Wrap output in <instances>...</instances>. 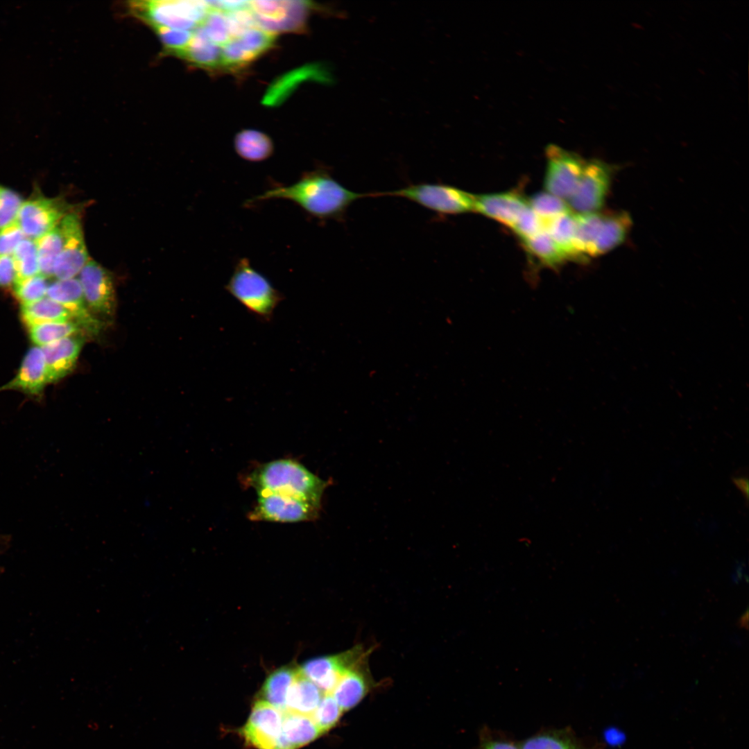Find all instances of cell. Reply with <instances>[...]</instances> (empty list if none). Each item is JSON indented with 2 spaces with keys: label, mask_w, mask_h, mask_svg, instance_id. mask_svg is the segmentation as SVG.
I'll list each match as a JSON object with an SVG mask.
<instances>
[{
  "label": "cell",
  "mask_w": 749,
  "mask_h": 749,
  "mask_svg": "<svg viewBox=\"0 0 749 749\" xmlns=\"http://www.w3.org/2000/svg\"><path fill=\"white\" fill-rule=\"evenodd\" d=\"M49 384L44 354L41 347H34L26 354L21 367L10 382L0 388L17 390L32 395H39Z\"/></svg>",
  "instance_id": "20"
},
{
  "label": "cell",
  "mask_w": 749,
  "mask_h": 749,
  "mask_svg": "<svg viewBox=\"0 0 749 749\" xmlns=\"http://www.w3.org/2000/svg\"><path fill=\"white\" fill-rule=\"evenodd\" d=\"M90 311L99 319H110L116 310V298L111 273L89 259L78 278Z\"/></svg>",
  "instance_id": "11"
},
{
  "label": "cell",
  "mask_w": 749,
  "mask_h": 749,
  "mask_svg": "<svg viewBox=\"0 0 749 749\" xmlns=\"http://www.w3.org/2000/svg\"><path fill=\"white\" fill-rule=\"evenodd\" d=\"M576 213L570 212L545 222V231L566 254L569 260L583 261L575 248Z\"/></svg>",
  "instance_id": "27"
},
{
  "label": "cell",
  "mask_w": 749,
  "mask_h": 749,
  "mask_svg": "<svg viewBox=\"0 0 749 749\" xmlns=\"http://www.w3.org/2000/svg\"><path fill=\"white\" fill-rule=\"evenodd\" d=\"M234 39H236L247 51L258 58L274 46L276 37L275 35L257 26Z\"/></svg>",
  "instance_id": "34"
},
{
  "label": "cell",
  "mask_w": 749,
  "mask_h": 749,
  "mask_svg": "<svg viewBox=\"0 0 749 749\" xmlns=\"http://www.w3.org/2000/svg\"><path fill=\"white\" fill-rule=\"evenodd\" d=\"M522 241L528 252L544 266L556 268L569 260L566 254L545 230Z\"/></svg>",
  "instance_id": "29"
},
{
  "label": "cell",
  "mask_w": 749,
  "mask_h": 749,
  "mask_svg": "<svg viewBox=\"0 0 749 749\" xmlns=\"http://www.w3.org/2000/svg\"><path fill=\"white\" fill-rule=\"evenodd\" d=\"M67 209L61 199L37 196L22 203L15 221L26 238L35 241L54 228Z\"/></svg>",
  "instance_id": "13"
},
{
  "label": "cell",
  "mask_w": 749,
  "mask_h": 749,
  "mask_svg": "<svg viewBox=\"0 0 749 749\" xmlns=\"http://www.w3.org/2000/svg\"><path fill=\"white\" fill-rule=\"evenodd\" d=\"M131 11L155 27L193 31L201 26L210 7L206 1H145L132 2Z\"/></svg>",
  "instance_id": "5"
},
{
  "label": "cell",
  "mask_w": 749,
  "mask_h": 749,
  "mask_svg": "<svg viewBox=\"0 0 749 749\" xmlns=\"http://www.w3.org/2000/svg\"><path fill=\"white\" fill-rule=\"evenodd\" d=\"M365 194L352 191L336 181L325 169L304 172L289 186H277L248 200L252 203L270 199L293 202L310 216L320 220L343 219L349 207Z\"/></svg>",
  "instance_id": "1"
},
{
  "label": "cell",
  "mask_w": 749,
  "mask_h": 749,
  "mask_svg": "<svg viewBox=\"0 0 749 749\" xmlns=\"http://www.w3.org/2000/svg\"><path fill=\"white\" fill-rule=\"evenodd\" d=\"M28 328L31 340L41 347L74 336L81 330L78 324L72 320L42 323Z\"/></svg>",
  "instance_id": "31"
},
{
  "label": "cell",
  "mask_w": 749,
  "mask_h": 749,
  "mask_svg": "<svg viewBox=\"0 0 749 749\" xmlns=\"http://www.w3.org/2000/svg\"><path fill=\"white\" fill-rule=\"evenodd\" d=\"M248 483L258 495H288L322 508V495L332 481L320 479L296 461L282 459L257 467L248 476Z\"/></svg>",
  "instance_id": "2"
},
{
  "label": "cell",
  "mask_w": 749,
  "mask_h": 749,
  "mask_svg": "<svg viewBox=\"0 0 749 749\" xmlns=\"http://www.w3.org/2000/svg\"><path fill=\"white\" fill-rule=\"evenodd\" d=\"M372 648L362 644L336 655L322 656L306 662L300 669L324 694H332L341 678L348 670L368 658Z\"/></svg>",
  "instance_id": "10"
},
{
  "label": "cell",
  "mask_w": 749,
  "mask_h": 749,
  "mask_svg": "<svg viewBox=\"0 0 749 749\" xmlns=\"http://www.w3.org/2000/svg\"><path fill=\"white\" fill-rule=\"evenodd\" d=\"M83 343L81 336L74 335L41 347L49 383L60 380L73 370Z\"/></svg>",
  "instance_id": "19"
},
{
  "label": "cell",
  "mask_w": 749,
  "mask_h": 749,
  "mask_svg": "<svg viewBox=\"0 0 749 749\" xmlns=\"http://www.w3.org/2000/svg\"><path fill=\"white\" fill-rule=\"evenodd\" d=\"M59 225L63 243L55 264L53 276L62 280L76 277L89 258L78 214L69 212L59 222Z\"/></svg>",
  "instance_id": "12"
},
{
  "label": "cell",
  "mask_w": 749,
  "mask_h": 749,
  "mask_svg": "<svg viewBox=\"0 0 749 749\" xmlns=\"http://www.w3.org/2000/svg\"><path fill=\"white\" fill-rule=\"evenodd\" d=\"M257 26L274 35L304 33L309 11L302 1H251Z\"/></svg>",
  "instance_id": "8"
},
{
  "label": "cell",
  "mask_w": 749,
  "mask_h": 749,
  "mask_svg": "<svg viewBox=\"0 0 749 749\" xmlns=\"http://www.w3.org/2000/svg\"><path fill=\"white\" fill-rule=\"evenodd\" d=\"M25 236L16 221L0 229V256L12 254Z\"/></svg>",
  "instance_id": "43"
},
{
  "label": "cell",
  "mask_w": 749,
  "mask_h": 749,
  "mask_svg": "<svg viewBox=\"0 0 749 749\" xmlns=\"http://www.w3.org/2000/svg\"><path fill=\"white\" fill-rule=\"evenodd\" d=\"M614 169L600 160H586L578 187L567 200L571 211L577 214L599 212L604 205Z\"/></svg>",
  "instance_id": "9"
},
{
  "label": "cell",
  "mask_w": 749,
  "mask_h": 749,
  "mask_svg": "<svg viewBox=\"0 0 749 749\" xmlns=\"http://www.w3.org/2000/svg\"><path fill=\"white\" fill-rule=\"evenodd\" d=\"M16 279H22L40 274L37 250L35 241L25 238L17 246L12 255Z\"/></svg>",
  "instance_id": "32"
},
{
  "label": "cell",
  "mask_w": 749,
  "mask_h": 749,
  "mask_svg": "<svg viewBox=\"0 0 749 749\" xmlns=\"http://www.w3.org/2000/svg\"><path fill=\"white\" fill-rule=\"evenodd\" d=\"M297 672L298 669L282 667L272 673L261 690L264 700L281 712H285L287 694Z\"/></svg>",
  "instance_id": "28"
},
{
  "label": "cell",
  "mask_w": 749,
  "mask_h": 749,
  "mask_svg": "<svg viewBox=\"0 0 749 749\" xmlns=\"http://www.w3.org/2000/svg\"><path fill=\"white\" fill-rule=\"evenodd\" d=\"M527 200L529 207L544 223L572 212L565 200L546 191L535 193Z\"/></svg>",
  "instance_id": "33"
},
{
  "label": "cell",
  "mask_w": 749,
  "mask_h": 749,
  "mask_svg": "<svg viewBox=\"0 0 749 749\" xmlns=\"http://www.w3.org/2000/svg\"><path fill=\"white\" fill-rule=\"evenodd\" d=\"M321 508L300 499L276 493L259 495L249 518L254 521L298 522L318 518Z\"/></svg>",
  "instance_id": "14"
},
{
  "label": "cell",
  "mask_w": 749,
  "mask_h": 749,
  "mask_svg": "<svg viewBox=\"0 0 749 749\" xmlns=\"http://www.w3.org/2000/svg\"><path fill=\"white\" fill-rule=\"evenodd\" d=\"M323 695V692L298 669L287 694L285 712L311 716Z\"/></svg>",
  "instance_id": "24"
},
{
  "label": "cell",
  "mask_w": 749,
  "mask_h": 749,
  "mask_svg": "<svg viewBox=\"0 0 749 749\" xmlns=\"http://www.w3.org/2000/svg\"><path fill=\"white\" fill-rule=\"evenodd\" d=\"M210 8L230 12L249 7L248 1H207Z\"/></svg>",
  "instance_id": "45"
},
{
  "label": "cell",
  "mask_w": 749,
  "mask_h": 749,
  "mask_svg": "<svg viewBox=\"0 0 749 749\" xmlns=\"http://www.w3.org/2000/svg\"><path fill=\"white\" fill-rule=\"evenodd\" d=\"M181 57L196 67L222 71L221 46L209 39L201 26L193 31L191 41Z\"/></svg>",
  "instance_id": "23"
},
{
  "label": "cell",
  "mask_w": 749,
  "mask_h": 749,
  "mask_svg": "<svg viewBox=\"0 0 749 749\" xmlns=\"http://www.w3.org/2000/svg\"><path fill=\"white\" fill-rule=\"evenodd\" d=\"M321 734L311 716L284 712L282 736L277 749H297L313 741Z\"/></svg>",
  "instance_id": "22"
},
{
  "label": "cell",
  "mask_w": 749,
  "mask_h": 749,
  "mask_svg": "<svg viewBox=\"0 0 749 749\" xmlns=\"http://www.w3.org/2000/svg\"><path fill=\"white\" fill-rule=\"evenodd\" d=\"M16 273L12 257L0 256V287L10 286L15 279Z\"/></svg>",
  "instance_id": "44"
},
{
  "label": "cell",
  "mask_w": 749,
  "mask_h": 749,
  "mask_svg": "<svg viewBox=\"0 0 749 749\" xmlns=\"http://www.w3.org/2000/svg\"><path fill=\"white\" fill-rule=\"evenodd\" d=\"M474 211L511 227L528 208V200L515 191L474 196Z\"/></svg>",
  "instance_id": "17"
},
{
  "label": "cell",
  "mask_w": 749,
  "mask_h": 749,
  "mask_svg": "<svg viewBox=\"0 0 749 749\" xmlns=\"http://www.w3.org/2000/svg\"><path fill=\"white\" fill-rule=\"evenodd\" d=\"M283 712L264 700L255 703L241 733L257 749H277L282 736Z\"/></svg>",
  "instance_id": "15"
},
{
  "label": "cell",
  "mask_w": 749,
  "mask_h": 749,
  "mask_svg": "<svg viewBox=\"0 0 749 749\" xmlns=\"http://www.w3.org/2000/svg\"><path fill=\"white\" fill-rule=\"evenodd\" d=\"M383 195L404 198L440 216L465 214L474 209L475 195L444 184L421 183L372 196Z\"/></svg>",
  "instance_id": "6"
},
{
  "label": "cell",
  "mask_w": 749,
  "mask_h": 749,
  "mask_svg": "<svg viewBox=\"0 0 749 749\" xmlns=\"http://www.w3.org/2000/svg\"><path fill=\"white\" fill-rule=\"evenodd\" d=\"M225 13L231 40L236 38L246 31L258 26L255 17L250 7Z\"/></svg>",
  "instance_id": "42"
},
{
  "label": "cell",
  "mask_w": 749,
  "mask_h": 749,
  "mask_svg": "<svg viewBox=\"0 0 749 749\" xmlns=\"http://www.w3.org/2000/svg\"><path fill=\"white\" fill-rule=\"evenodd\" d=\"M21 316L28 327L46 322L74 321L68 309L48 297L23 304Z\"/></svg>",
  "instance_id": "26"
},
{
  "label": "cell",
  "mask_w": 749,
  "mask_h": 749,
  "mask_svg": "<svg viewBox=\"0 0 749 749\" xmlns=\"http://www.w3.org/2000/svg\"><path fill=\"white\" fill-rule=\"evenodd\" d=\"M47 289L46 277L40 273L14 281L15 294L22 304L43 298L46 295Z\"/></svg>",
  "instance_id": "35"
},
{
  "label": "cell",
  "mask_w": 749,
  "mask_h": 749,
  "mask_svg": "<svg viewBox=\"0 0 749 749\" xmlns=\"http://www.w3.org/2000/svg\"><path fill=\"white\" fill-rule=\"evenodd\" d=\"M368 660H363L345 672L331 694L343 711L359 704L370 687Z\"/></svg>",
  "instance_id": "21"
},
{
  "label": "cell",
  "mask_w": 749,
  "mask_h": 749,
  "mask_svg": "<svg viewBox=\"0 0 749 749\" xmlns=\"http://www.w3.org/2000/svg\"><path fill=\"white\" fill-rule=\"evenodd\" d=\"M605 738L610 744L615 746L622 743L625 737L617 729L610 728L605 732Z\"/></svg>",
  "instance_id": "47"
},
{
  "label": "cell",
  "mask_w": 749,
  "mask_h": 749,
  "mask_svg": "<svg viewBox=\"0 0 749 749\" xmlns=\"http://www.w3.org/2000/svg\"><path fill=\"white\" fill-rule=\"evenodd\" d=\"M201 26L209 39L222 46L231 40L225 13L210 8Z\"/></svg>",
  "instance_id": "36"
},
{
  "label": "cell",
  "mask_w": 749,
  "mask_h": 749,
  "mask_svg": "<svg viewBox=\"0 0 749 749\" xmlns=\"http://www.w3.org/2000/svg\"><path fill=\"white\" fill-rule=\"evenodd\" d=\"M225 289L250 313L265 322L271 320L275 309L284 299L282 293L246 257L236 263Z\"/></svg>",
  "instance_id": "4"
},
{
  "label": "cell",
  "mask_w": 749,
  "mask_h": 749,
  "mask_svg": "<svg viewBox=\"0 0 749 749\" xmlns=\"http://www.w3.org/2000/svg\"><path fill=\"white\" fill-rule=\"evenodd\" d=\"M545 155L546 167L544 186L546 191L568 200L578 187L586 160L573 151L552 144L546 147Z\"/></svg>",
  "instance_id": "7"
},
{
  "label": "cell",
  "mask_w": 749,
  "mask_h": 749,
  "mask_svg": "<svg viewBox=\"0 0 749 749\" xmlns=\"http://www.w3.org/2000/svg\"><path fill=\"white\" fill-rule=\"evenodd\" d=\"M520 749H581L560 732H544L527 739Z\"/></svg>",
  "instance_id": "38"
},
{
  "label": "cell",
  "mask_w": 749,
  "mask_h": 749,
  "mask_svg": "<svg viewBox=\"0 0 749 749\" xmlns=\"http://www.w3.org/2000/svg\"><path fill=\"white\" fill-rule=\"evenodd\" d=\"M510 228L521 240H524L545 230V223L528 207Z\"/></svg>",
  "instance_id": "41"
},
{
  "label": "cell",
  "mask_w": 749,
  "mask_h": 749,
  "mask_svg": "<svg viewBox=\"0 0 749 749\" xmlns=\"http://www.w3.org/2000/svg\"><path fill=\"white\" fill-rule=\"evenodd\" d=\"M734 483L737 487L748 498V480L742 478L737 477L733 479Z\"/></svg>",
  "instance_id": "48"
},
{
  "label": "cell",
  "mask_w": 749,
  "mask_h": 749,
  "mask_svg": "<svg viewBox=\"0 0 749 749\" xmlns=\"http://www.w3.org/2000/svg\"><path fill=\"white\" fill-rule=\"evenodd\" d=\"M153 28L165 49L180 57L187 49L193 31L166 27Z\"/></svg>",
  "instance_id": "39"
},
{
  "label": "cell",
  "mask_w": 749,
  "mask_h": 749,
  "mask_svg": "<svg viewBox=\"0 0 749 749\" xmlns=\"http://www.w3.org/2000/svg\"><path fill=\"white\" fill-rule=\"evenodd\" d=\"M37 246L40 273L46 277L53 276L56 260L61 252L63 236L58 224L35 241Z\"/></svg>",
  "instance_id": "30"
},
{
  "label": "cell",
  "mask_w": 749,
  "mask_h": 749,
  "mask_svg": "<svg viewBox=\"0 0 749 749\" xmlns=\"http://www.w3.org/2000/svg\"><path fill=\"white\" fill-rule=\"evenodd\" d=\"M46 295L68 309L81 329L94 336L100 333L103 321L89 309L78 278L56 280L48 286Z\"/></svg>",
  "instance_id": "16"
},
{
  "label": "cell",
  "mask_w": 749,
  "mask_h": 749,
  "mask_svg": "<svg viewBox=\"0 0 749 749\" xmlns=\"http://www.w3.org/2000/svg\"><path fill=\"white\" fill-rule=\"evenodd\" d=\"M483 749H519L513 743L499 740V739H490L486 741L483 747Z\"/></svg>",
  "instance_id": "46"
},
{
  "label": "cell",
  "mask_w": 749,
  "mask_h": 749,
  "mask_svg": "<svg viewBox=\"0 0 749 749\" xmlns=\"http://www.w3.org/2000/svg\"><path fill=\"white\" fill-rule=\"evenodd\" d=\"M576 250L584 261L589 257L605 254L621 245L631 227L626 212H599L577 214Z\"/></svg>",
  "instance_id": "3"
},
{
  "label": "cell",
  "mask_w": 749,
  "mask_h": 749,
  "mask_svg": "<svg viewBox=\"0 0 749 749\" xmlns=\"http://www.w3.org/2000/svg\"><path fill=\"white\" fill-rule=\"evenodd\" d=\"M343 710L330 694H325L311 718L322 733L338 722Z\"/></svg>",
  "instance_id": "37"
},
{
  "label": "cell",
  "mask_w": 749,
  "mask_h": 749,
  "mask_svg": "<svg viewBox=\"0 0 749 749\" xmlns=\"http://www.w3.org/2000/svg\"><path fill=\"white\" fill-rule=\"evenodd\" d=\"M312 80L329 83L331 76L322 64L312 63L288 72L275 80L268 88L262 103L266 106L280 105L301 83Z\"/></svg>",
  "instance_id": "18"
},
{
  "label": "cell",
  "mask_w": 749,
  "mask_h": 749,
  "mask_svg": "<svg viewBox=\"0 0 749 749\" xmlns=\"http://www.w3.org/2000/svg\"><path fill=\"white\" fill-rule=\"evenodd\" d=\"M22 203L18 193L0 184V229L15 221Z\"/></svg>",
  "instance_id": "40"
},
{
  "label": "cell",
  "mask_w": 749,
  "mask_h": 749,
  "mask_svg": "<svg viewBox=\"0 0 749 749\" xmlns=\"http://www.w3.org/2000/svg\"><path fill=\"white\" fill-rule=\"evenodd\" d=\"M234 149L239 157L249 162H261L273 153L271 139L264 132L255 130H243L234 137Z\"/></svg>",
  "instance_id": "25"
}]
</instances>
